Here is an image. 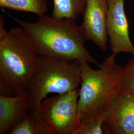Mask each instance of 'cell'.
<instances>
[{
    "mask_svg": "<svg viewBox=\"0 0 134 134\" xmlns=\"http://www.w3.org/2000/svg\"><path fill=\"white\" fill-rule=\"evenodd\" d=\"M8 15L24 29L31 39L40 56L99 64L86 49L87 40L81 26L74 20L43 14L34 23Z\"/></svg>",
    "mask_w": 134,
    "mask_h": 134,
    "instance_id": "6da1fadb",
    "label": "cell"
},
{
    "mask_svg": "<svg viewBox=\"0 0 134 134\" xmlns=\"http://www.w3.org/2000/svg\"><path fill=\"white\" fill-rule=\"evenodd\" d=\"M40 55L21 27L0 35V88L12 96L27 93Z\"/></svg>",
    "mask_w": 134,
    "mask_h": 134,
    "instance_id": "7a4b0ae2",
    "label": "cell"
},
{
    "mask_svg": "<svg viewBox=\"0 0 134 134\" xmlns=\"http://www.w3.org/2000/svg\"><path fill=\"white\" fill-rule=\"evenodd\" d=\"M112 54L94 70L86 62H79L81 81L78 101L80 124L94 113L108 111L121 91L123 67L115 61Z\"/></svg>",
    "mask_w": 134,
    "mask_h": 134,
    "instance_id": "3957f363",
    "label": "cell"
},
{
    "mask_svg": "<svg viewBox=\"0 0 134 134\" xmlns=\"http://www.w3.org/2000/svg\"><path fill=\"white\" fill-rule=\"evenodd\" d=\"M81 76L79 61L40 56L38 65L30 83V109H38L50 93L63 94L77 89Z\"/></svg>",
    "mask_w": 134,
    "mask_h": 134,
    "instance_id": "277c9868",
    "label": "cell"
},
{
    "mask_svg": "<svg viewBox=\"0 0 134 134\" xmlns=\"http://www.w3.org/2000/svg\"><path fill=\"white\" fill-rule=\"evenodd\" d=\"M79 97L77 88L41 102L39 110L52 134H76L80 125Z\"/></svg>",
    "mask_w": 134,
    "mask_h": 134,
    "instance_id": "5b68a950",
    "label": "cell"
},
{
    "mask_svg": "<svg viewBox=\"0 0 134 134\" xmlns=\"http://www.w3.org/2000/svg\"><path fill=\"white\" fill-rule=\"evenodd\" d=\"M125 0H108L106 27L112 54L134 56V45L130 38L129 25L125 11Z\"/></svg>",
    "mask_w": 134,
    "mask_h": 134,
    "instance_id": "8992f818",
    "label": "cell"
},
{
    "mask_svg": "<svg viewBox=\"0 0 134 134\" xmlns=\"http://www.w3.org/2000/svg\"><path fill=\"white\" fill-rule=\"evenodd\" d=\"M103 129L105 134H134V90L120 92L108 111Z\"/></svg>",
    "mask_w": 134,
    "mask_h": 134,
    "instance_id": "52a82bcc",
    "label": "cell"
},
{
    "mask_svg": "<svg viewBox=\"0 0 134 134\" xmlns=\"http://www.w3.org/2000/svg\"><path fill=\"white\" fill-rule=\"evenodd\" d=\"M108 0H86L81 26L86 38L103 52L107 50L106 17Z\"/></svg>",
    "mask_w": 134,
    "mask_h": 134,
    "instance_id": "ba28073f",
    "label": "cell"
},
{
    "mask_svg": "<svg viewBox=\"0 0 134 134\" xmlns=\"http://www.w3.org/2000/svg\"><path fill=\"white\" fill-rule=\"evenodd\" d=\"M30 109L28 93L9 96H0V134L9 131L23 119Z\"/></svg>",
    "mask_w": 134,
    "mask_h": 134,
    "instance_id": "9c48e42d",
    "label": "cell"
},
{
    "mask_svg": "<svg viewBox=\"0 0 134 134\" xmlns=\"http://www.w3.org/2000/svg\"><path fill=\"white\" fill-rule=\"evenodd\" d=\"M9 134H52L38 109H30Z\"/></svg>",
    "mask_w": 134,
    "mask_h": 134,
    "instance_id": "30bf717a",
    "label": "cell"
},
{
    "mask_svg": "<svg viewBox=\"0 0 134 134\" xmlns=\"http://www.w3.org/2000/svg\"><path fill=\"white\" fill-rule=\"evenodd\" d=\"M52 16L76 20L84 13L86 0H53Z\"/></svg>",
    "mask_w": 134,
    "mask_h": 134,
    "instance_id": "8fae6325",
    "label": "cell"
},
{
    "mask_svg": "<svg viewBox=\"0 0 134 134\" xmlns=\"http://www.w3.org/2000/svg\"><path fill=\"white\" fill-rule=\"evenodd\" d=\"M47 0H0V7L32 13L40 16L47 10Z\"/></svg>",
    "mask_w": 134,
    "mask_h": 134,
    "instance_id": "7c38bea8",
    "label": "cell"
},
{
    "mask_svg": "<svg viewBox=\"0 0 134 134\" xmlns=\"http://www.w3.org/2000/svg\"><path fill=\"white\" fill-rule=\"evenodd\" d=\"M108 111H103L94 113L81 121L76 134H102L106 116Z\"/></svg>",
    "mask_w": 134,
    "mask_h": 134,
    "instance_id": "4fadbf2b",
    "label": "cell"
},
{
    "mask_svg": "<svg viewBox=\"0 0 134 134\" xmlns=\"http://www.w3.org/2000/svg\"><path fill=\"white\" fill-rule=\"evenodd\" d=\"M134 90V56L123 67L121 91Z\"/></svg>",
    "mask_w": 134,
    "mask_h": 134,
    "instance_id": "5bb4252c",
    "label": "cell"
}]
</instances>
